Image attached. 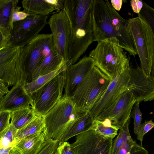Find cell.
<instances>
[{
	"label": "cell",
	"instance_id": "cell-1",
	"mask_svg": "<svg viewBox=\"0 0 154 154\" xmlns=\"http://www.w3.org/2000/svg\"><path fill=\"white\" fill-rule=\"evenodd\" d=\"M94 0H65L63 10L70 26L68 60L76 63L94 41Z\"/></svg>",
	"mask_w": 154,
	"mask_h": 154
},
{
	"label": "cell",
	"instance_id": "cell-2",
	"mask_svg": "<svg viewBox=\"0 0 154 154\" xmlns=\"http://www.w3.org/2000/svg\"><path fill=\"white\" fill-rule=\"evenodd\" d=\"M93 16L94 41L114 37L130 55H137L127 30L128 20L122 18L109 1L94 0Z\"/></svg>",
	"mask_w": 154,
	"mask_h": 154
},
{
	"label": "cell",
	"instance_id": "cell-3",
	"mask_svg": "<svg viewBox=\"0 0 154 154\" xmlns=\"http://www.w3.org/2000/svg\"><path fill=\"white\" fill-rule=\"evenodd\" d=\"M85 113L77 110L70 97L63 95L57 104L43 117V132L45 140L64 141L72 126Z\"/></svg>",
	"mask_w": 154,
	"mask_h": 154
},
{
	"label": "cell",
	"instance_id": "cell-4",
	"mask_svg": "<svg viewBox=\"0 0 154 154\" xmlns=\"http://www.w3.org/2000/svg\"><path fill=\"white\" fill-rule=\"evenodd\" d=\"M111 81L95 66L70 97L77 110L83 113L90 112L101 98Z\"/></svg>",
	"mask_w": 154,
	"mask_h": 154
},
{
	"label": "cell",
	"instance_id": "cell-5",
	"mask_svg": "<svg viewBox=\"0 0 154 154\" xmlns=\"http://www.w3.org/2000/svg\"><path fill=\"white\" fill-rule=\"evenodd\" d=\"M89 56L94 60L95 66L111 80L119 71L130 67L129 59L114 37L98 42Z\"/></svg>",
	"mask_w": 154,
	"mask_h": 154
},
{
	"label": "cell",
	"instance_id": "cell-6",
	"mask_svg": "<svg viewBox=\"0 0 154 154\" xmlns=\"http://www.w3.org/2000/svg\"><path fill=\"white\" fill-rule=\"evenodd\" d=\"M127 31L140 58V68L147 76L154 61V35L150 25L137 16L128 20Z\"/></svg>",
	"mask_w": 154,
	"mask_h": 154
},
{
	"label": "cell",
	"instance_id": "cell-7",
	"mask_svg": "<svg viewBox=\"0 0 154 154\" xmlns=\"http://www.w3.org/2000/svg\"><path fill=\"white\" fill-rule=\"evenodd\" d=\"M55 51L51 33L39 34L25 46L20 48L26 83L32 82L35 71L47 57Z\"/></svg>",
	"mask_w": 154,
	"mask_h": 154
},
{
	"label": "cell",
	"instance_id": "cell-8",
	"mask_svg": "<svg viewBox=\"0 0 154 154\" xmlns=\"http://www.w3.org/2000/svg\"><path fill=\"white\" fill-rule=\"evenodd\" d=\"M64 86L61 73L30 94L32 108L36 116L43 117L57 104L63 96Z\"/></svg>",
	"mask_w": 154,
	"mask_h": 154
},
{
	"label": "cell",
	"instance_id": "cell-9",
	"mask_svg": "<svg viewBox=\"0 0 154 154\" xmlns=\"http://www.w3.org/2000/svg\"><path fill=\"white\" fill-rule=\"evenodd\" d=\"M48 18V15L29 14L24 19L14 22L8 47L25 46L39 34L47 23Z\"/></svg>",
	"mask_w": 154,
	"mask_h": 154
},
{
	"label": "cell",
	"instance_id": "cell-10",
	"mask_svg": "<svg viewBox=\"0 0 154 154\" xmlns=\"http://www.w3.org/2000/svg\"><path fill=\"white\" fill-rule=\"evenodd\" d=\"M0 79L8 86H13L19 81L26 83L20 48L10 47L0 50Z\"/></svg>",
	"mask_w": 154,
	"mask_h": 154
},
{
	"label": "cell",
	"instance_id": "cell-11",
	"mask_svg": "<svg viewBox=\"0 0 154 154\" xmlns=\"http://www.w3.org/2000/svg\"><path fill=\"white\" fill-rule=\"evenodd\" d=\"M113 139L91 130L77 135L70 145L75 154H111Z\"/></svg>",
	"mask_w": 154,
	"mask_h": 154
},
{
	"label": "cell",
	"instance_id": "cell-12",
	"mask_svg": "<svg viewBox=\"0 0 154 154\" xmlns=\"http://www.w3.org/2000/svg\"><path fill=\"white\" fill-rule=\"evenodd\" d=\"M50 27L54 48L59 56L69 65L68 60L70 26L63 10L52 14L48 22Z\"/></svg>",
	"mask_w": 154,
	"mask_h": 154
},
{
	"label": "cell",
	"instance_id": "cell-13",
	"mask_svg": "<svg viewBox=\"0 0 154 154\" xmlns=\"http://www.w3.org/2000/svg\"><path fill=\"white\" fill-rule=\"evenodd\" d=\"M136 102L133 95L127 90L94 119H109L113 125L119 129L130 119L133 106Z\"/></svg>",
	"mask_w": 154,
	"mask_h": 154
},
{
	"label": "cell",
	"instance_id": "cell-14",
	"mask_svg": "<svg viewBox=\"0 0 154 154\" xmlns=\"http://www.w3.org/2000/svg\"><path fill=\"white\" fill-rule=\"evenodd\" d=\"M129 67L119 71L111 79L101 98L90 111L94 119L113 103L121 94L127 90L130 79Z\"/></svg>",
	"mask_w": 154,
	"mask_h": 154
},
{
	"label": "cell",
	"instance_id": "cell-15",
	"mask_svg": "<svg viewBox=\"0 0 154 154\" xmlns=\"http://www.w3.org/2000/svg\"><path fill=\"white\" fill-rule=\"evenodd\" d=\"M130 79L127 90L135 98L136 102L154 100V76H146L140 67H129Z\"/></svg>",
	"mask_w": 154,
	"mask_h": 154
},
{
	"label": "cell",
	"instance_id": "cell-16",
	"mask_svg": "<svg viewBox=\"0 0 154 154\" xmlns=\"http://www.w3.org/2000/svg\"><path fill=\"white\" fill-rule=\"evenodd\" d=\"M95 66L90 57H85L78 62L68 66L62 73L64 78L63 95L70 97L85 76Z\"/></svg>",
	"mask_w": 154,
	"mask_h": 154
},
{
	"label": "cell",
	"instance_id": "cell-17",
	"mask_svg": "<svg viewBox=\"0 0 154 154\" xmlns=\"http://www.w3.org/2000/svg\"><path fill=\"white\" fill-rule=\"evenodd\" d=\"M26 82L19 81L14 85L9 92L0 99V111L12 112L22 108L32 107L31 95L25 87Z\"/></svg>",
	"mask_w": 154,
	"mask_h": 154
},
{
	"label": "cell",
	"instance_id": "cell-18",
	"mask_svg": "<svg viewBox=\"0 0 154 154\" xmlns=\"http://www.w3.org/2000/svg\"><path fill=\"white\" fill-rule=\"evenodd\" d=\"M18 0H0V50L8 47L13 28V14Z\"/></svg>",
	"mask_w": 154,
	"mask_h": 154
},
{
	"label": "cell",
	"instance_id": "cell-19",
	"mask_svg": "<svg viewBox=\"0 0 154 154\" xmlns=\"http://www.w3.org/2000/svg\"><path fill=\"white\" fill-rule=\"evenodd\" d=\"M45 140L42 131L21 140L13 146L11 152L14 154H35Z\"/></svg>",
	"mask_w": 154,
	"mask_h": 154
},
{
	"label": "cell",
	"instance_id": "cell-20",
	"mask_svg": "<svg viewBox=\"0 0 154 154\" xmlns=\"http://www.w3.org/2000/svg\"><path fill=\"white\" fill-rule=\"evenodd\" d=\"M22 4L23 11L29 14L48 15L56 10L52 0H23Z\"/></svg>",
	"mask_w": 154,
	"mask_h": 154
},
{
	"label": "cell",
	"instance_id": "cell-21",
	"mask_svg": "<svg viewBox=\"0 0 154 154\" xmlns=\"http://www.w3.org/2000/svg\"><path fill=\"white\" fill-rule=\"evenodd\" d=\"M36 116L32 106L22 108L11 112L10 123L18 130L32 121Z\"/></svg>",
	"mask_w": 154,
	"mask_h": 154
},
{
	"label": "cell",
	"instance_id": "cell-22",
	"mask_svg": "<svg viewBox=\"0 0 154 154\" xmlns=\"http://www.w3.org/2000/svg\"><path fill=\"white\" fill-rule=\"evenodd\" d=\"M44 128L43 117L36 116L32 121L17 130L15 144L24 138L43 131Z\"/></svg>",
	"mask_w": 154,
	"mask_h": 154
},
{
	"label": "cell",
	"instance_id": "cell-23",
	"mask_svg": "<svg viewBox=\"0 0 154 154\" xmlns=\"http://www.w3.org/2000/svg\"><path fill=\"white\" fill-rule=\"evenodd\" d=\"M119 128L113 125L108 119L102 120L94 119L89 130H94L96 133L104 137L113 139L117 135Z\"/></svg>",
	"mask_w": 154,
	"mask_h": 154
},
{
	"label": "cell",
	"instance_id": "cell-24",
	"mask_svg": "<svg viewBox=\"0 0 154 154\" xmlns=\"http://www.w3.org/2000/svg\"><path fill=\"white\" fill-rule=\"evenodd\" d=\"M93 120L89 111L85 112L72 126L64 141H67L71 138L89 130Z\"/></svg>",
	"mask_w": 154,
	"mask_h": 154
},
{
	"label": "cell",
	"instance_id": "cell-25",
	"mask_svg": "<svg viewBox=\"0 0 154 154\" xmlns=\"http://www.w3.org/2000/svg\"><path fill=\"white\" fill-rule=\"evenodd\" d=\"M67 66L66 65H63L52 72L40 76L30 83H26L25 87L26 90L30 94H31L61 73Z\"/></svg>",
	"mask_w": 154,
	"mask_h": 154
},
{
	"label": "cell",
	"instance_id": "cell-26",
	"mask_svg": "<svg viewBox=\"0 0 154 154\" xmlns=\"http://www.w3.org/2000/svg\"><path fill=\"white\" fill-rule=\"evenodd\" d=\"M116 154H149V152L142 145L133 140L130 135L126 138Z\"/></svg>",
	"mask_w": 154,
	"mask_h": 154
},
{
	"label": "cell",
	"instance_id": "cell-27",
	"mask_svg": "<svg viewBox=\"0 0 154 154\" xmlns=\"http://www.w3.org/2000/svg\"><path fill=\"white\" fill-rule=\"evenodd\" d=\"M17 130L11 123L8 127L0 132V148L13 147L15 144Z\"/></svg>",
	"mask_w": 154,
	"mask_h": 154
},
{
	"label": "cell",
	"instance_id": "cell-28",
	"mask_svg": "<svg viewBox=\"0 0 154 154\" xmlns=\"http://www.w3.org/2000/svg\"><path fill=\"white\" fill-rule=\"evenodd\" d=\"M130 119H129L124 125L119 129V133L113 141L111 154H116L122 145L126 138L130 135L129 125Z\"/></svg>",
	"mask_w": 154,
	"mask_h": 154
},
{
	"label": "cell",
	"instance_id": "cell-29",
	"mask_svg": "<svg viewBox=\"0 0 154 154\" xmlns=\"http://www.w3.org/2000/svg\"><path fill=\"white\" fill-rule=\"evenodd\" d=\"M143 7L138 16L144 19L150 25L154 35V8L143 1ZM150 74L154 76V61Z\"/></svg>",
	"mask_w": 154,
	"mask_h": 154
},
{
	"label": "cell",
	"instance_id": "cell-30",
	"mask_svg": "<svg viewBox=\"0 0 154 154\" xmlns=\"http://www.w3.org/2000/svg\"><path fill=\"white\" fill-rule=\"evenodd\" d=\"M59 143L57 140H46L35 154H54L57 150Z\"/></svg>",
	"mask_w": 154,
	"mask_h": 154
},
{
	"label": "cell",
	"instance_id": "cell-31",
	"mask_svg": "<svg viewBox=\"0 0 154 154\" xmlns=\"http://www.w3.org/2000/svg\"><path fill=\"white\" fill-rule=\"evenodd\" d=\"M139 103L136 102L134 107L132 108L130 117H133L134 119V131L135 134H137L139 128L141 124L142 120V113L139 108Z\"/></svg>",
	"mask_w": 154,
	"mask_h": 154
},
{
	"label": "cell",
	"instance_id": "cell-32",
	"mask_svg": "<svg viewBox=\"0 0 154 154\" xmlns=\"http://www.w3.org/2000/svg\"><path fill=\"white\" fill-rule=\"evenodd\" d=\"M154 128V122L152 120L145 122L140 126L137 134V139L140 141L142 145L143 137L145 134Z\"/></svg>",
	"mask_w": 154,
	"mask_h": 154
},
{
	"label": "cell",
	"instance_id": "cell-33",
	"mask_svg": "<svg viewBox=\"0 0 154 154\" xmlns=\"http://www.w3.org/2000/svg\"><path fill=\"white\" fill-rule=\"evenodd\" d=\"M11 112L7 110L0 111V132L10 125Z\"/></svg>",
	"mask_w": 154,
	"mask_h": 154
},
{
	"label": "cell",
	"instance_id": "cell-34",
	"mask_svg": "<svg viewBox=\"0 0 154 154\" xmlns=\"http://www.w3.org/2000/svg\"><path fill=\"white\" fill-rule=\"evenodd\" d=\"M57 150L59 154H75L70 144L67 141L60 142Z\"/></svg>",
	"mask_w": 154,
	"mask_h": 154
},
{
	"label": "cell",
	"instance_id": "cell-35",
	"mask_svg": "<svg viewBox=\"0 0 154 154\" xmlns=\"http://www.w3.org/2000/svg\"><path fill=\"white\" fill-rule=\"evenodd\" d=\"M21 7L17 6L14 11L13 14V21L15 22L21 20L25 19L29 14L23 11H20Z\"/></svg>",
	"mask_w": 154,
	"mask_h": 154
},
{
	"label": "cell",
	"instance_id": "cell-36",
	"mask_svg": "<svg viewBox=\"0 0 154 154\" xmlns=\"http://www.w3.org/2000/svg\"><path fill=\"white\" fill-rule=\"evenodd\" d=\"M130 3L133 12L138 14H139L143 6V1L139 0H132L130 1Z\"/></svg>",
	"mask_w": 154,
	"mask_h": 154
},
{
	"label": "cell",
	"instance_id": "cell-37",
	"mask_svg": "<svg viewBox=\"0 0 154 154\" xmlns=\"http://www.w3.org/2000/svg\"><path fill=\"white\" fill-rule=\"evenodd\" d=\"M8 86L2 80L0 79V98H2L5 95L7 94L9 91Z\"/></svg>",
	"mask_w": 154,
	"mask_h": 154
},
{
	"label": "cell",
	"instance_id": "cell-38",
	"mask_svg": "<svg viewBox=\"0 0 154 154\" xmlns=\"http://www.w3.org/2000/svg\"><path fill=\"white\" fill-rule=\"evenodd\" d=\"M111 3L113 8L116 11L120 10L123 3L122 0H112Z\"/></svg>",
	"mask_w": 154,
	"mask_h": 154
},
{
	"label": "cell",
	"instance_id": "cell-39",
	"mask_svg": "<svg viewBox=\"0 0 154 154\" xmlns=\"http://www.w3.org/2000/svg\"><path fill=\"white\" fill-rule=\"evenodd\" d=\"M12 147L0 148V154H9L11 152Z\"/></svg>",
	"mask_w": 154,
	"mask_h": 154
},
{
	"label": "cell",
	"instance_id": "cell-40",
	"mask_svg": "<svg viewBox=\"0 0 154 154\" xmlns=\"http://www.w3.org/2000/svg\"><path fill=\"white\" fill-rule=\"evenodd\" d=\"M54 154H59L58 151L57 150V151L55 152Z\"/></svg>",
	"mask_w": 154,
	"mask_h": 154
},
{
	"label": "cell",
	"instance_id": "cell-41",
	"mask_svg": "<svg viewBox=\"0 0 154 154\" xmlns=\"http://www.w3.org/2000/svg\"><path fill=\"white\" fill-rule=\"evenodd\" d=\"M9 154H13V153L11 152H11H10V153H9Z\"/></svg>",
	"mask_w": 154,
	"mask_h": 154
}]
</instances>
